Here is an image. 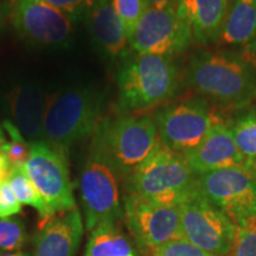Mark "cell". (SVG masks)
<instances>
[{"label": "cell", "instance_id": "cell-1", "mask_svg": "<svg viewBox=\"0 0 256 256\" xmlns=\"http://www.w3.org/2000/svg\"><path fill=\"white\" fill-rule=\"evenodd\" d=\"M188 82L198 94L228 107L244 108L256 100V72L230 54L204 51L192 56Z\"/></svg>", "mask_w": 256, "mask_h": 256}, {"label": "cell", "instance_id": "cell-2", "mask_svg": "<svg viewBox=\"0 0 256 256\" xmlns=\"http://www.w3.org/2000/svg\"><path fill=\"white\" fill-rule=\"evenodd\" d=\"M197 177L184 156L160 144L126 179L127 190L148 203L178 206L197 190Z\"/></svg>", "mask_w": 256, "mask_h": 256}, {"label": "cell", "instance_id": "cell-3", "mask_svg": "<svg viewBox=\"0 0 256 256\" xmlns=\"http://www.w3.org/2000/svg\"><path fill=\"white\" fill-rule=\"evenodd\" d=\"M104 94L94 88H74L48 98L43 142L63 152L94 136L104 114Z\"/></svg>", "mask_w": 256, "mask_h": 256}, {"label": "cell", "instance_id": "cell-4", "mask_svg": "<svg viewBox=\"0 0 256 256\" xmlns=\"http://www.w3.org/2000/svg\"><path fill=\"white\" fill-rule=\"evenodd\" d=\"M116 80L121 110L139 113L152 110L176 94L178 69L171 57L136 52L121 64Z\"/></svg>", "mask_w": 256, "mask_h": 256}, {"label": "cell", "instance_id": "cell-5", "mask_svg": "<svg viewBox=\"0 0 256 256\" xmlns=\"http://www.w3.org/2000/svg\"><path fill=\"white\" fill-rule=\"evenodd\" d=\"M160 144L151 116L124 113L102 120L92 145L104 153L121 179H127Z\"/></svg>", "mask_w": 256, "mask_h": 256}, {"label": "cell", "instance_id": "cell-6", "mask_svg": "<svg viewBox=\"0 0 256 256\" xmlns=\"http://www.w3.org/2000/svg\"><path fill=\"white\" fill-rule=\"evenodd\" d=\"M120 176L104 154L92 145L80 177V194L84 226L88 232L104 222L116 223L124 218Z\"/></svg>", "mask_w": 256, "mask_h": 256}, {"label": "cell", "instance_id": "cell-7", "mask_svg": "<svg viewBox=\"0 0 256 256\" xmlns=\"http://www.w3.org/2000/svg\"><path fill=\"white\" fill-rule=\"evenodd\" d=\"M184 238L216 256L232 252L236 226L197 190L179 204Z\"/></svg>", "mask_w": 256, "mask_h": 256}, {"label": "cell", "instance_id": "cell-8", "mask_svg": "<svg viewBox=\"0 0 256 256\" xmlns=\"http://www.w3.org/2000/svg\"><path fill=\"white\" fill-rule=\"evenodd\" d=\"M25 172L44 202L46 218L76 208L64 153L46 142L30 144Z\"/></svg>", "mask_w": 256, "mask_h": 256}, {"label": "cell", "instance_id": "cell-9", "mask_svg": "<svg viewBox=\"0 0 256 256\" xmlns=\"http://www.w3.org/2000/svg\"><path fill=\"white\" fill-rule=\"evenodd\" d=\"M160 142L184 156L200 146L216 124L222 122L200 100H188L162 108L153 118Z\"/></svg>", "mask_w": 256, "mask_h": 256}, {"label": "cell", "instance_id": "cell-10", "mask_svg": "<svg viewBox=\"0 0 256 256\" xmlns=\"http://www.w3.org/2000/svg\"><path fill=\"white\" fill-rule=\"evenodd\" d=\"M192 42L190 25L174 6H170L147 8L130 38V46L136 54L171 57L186 50Z\"/></svg>", "mask_w": 256, "mask_h": 256}, {"label": "cell", "instance_id": "cell-11", "mask_svg": "<svg viewBox=\"0 0 256 256\" xmlns=\"http://www.w3.org/2000/svg\"><path fill=\"white\" fill-rule=\"evenodd\" d=\"M124 220L136 244L147 254L170 241L184 238L178 206H156L127 194Z\"/></svg>", "mask_w": 256, "mask_h": 256}, {"label": "cell", "instance_id": "cell-12", "mask_svg": "<svg viewBox=\"0 0 256 256\" xmlns=\"http://www.w3.org/2000/svg\"><path fill=\"white\" fill-rule=\"evenodd\" d=\"M198 190L238 226L256 214V177L242 170H220L197 177Z\"/></svg>", "mask_w": 256, "mask_h": 256}, {"label": "cell", "instance_id": "cell-13", "mask_svg": "<svg viewBox=\"0 0 256 256\" xmlns=\"http://www.w3.org/2000/svg\"><path fill=\"white\" fill-rule=\"evenodd\" d=\"M10 14L16 30L34 44L60 48L72 40L75 22L43 0H11Z\"/></svg>", "mask_w": 256, "mask_h": 256}, {"label": "cell", "instance_id": "cell-14", "mask_svg": "<svg viewBox=\"0 0 256 256\" xmlns=\"http://www.w3.org/2000/svg\"><path fill=\"white\" fill-rule=\"evenodd\" d=\"M184 158L197 176L220 170H242L256 177V170L240 152L232 130L224 122L216 124L200 146Z\"/></svg>", "mask_w": 256, "mask_h": 256}, {"label": "cell", "instance_id": "cell-15", "mask_svg": "<svg viewBox=\"0 0 256 256\" xmlns=\"http://www.w3.org/2000/svg\"><path fill=\"white\" fill-rule=\"evenodd\" d=\"M84 224L78 208L46 220L34 238V256H75Z\"/></svg>", "mask_w": 256, "mask_h": 256}, {"label": "cell", "instance_id": "cell-16", "mask_svg": "<svg viewBox=\"0 0 256 256\" xmlns=\"http://www.w3.org/2000/svg\"><path fill=\"white\" fill-rule=\"evenodd\" d=\"M174 8L190 25L194 40L209 46L218 40L229 11V0H179Z\"/></svg>", "mask_w": 256, "mask_h": 256}, {"label": "cell", "instance_id": "cell-17", "mask_svg": "<svg viewBox=\"0 0 256 256\" xmlns=\"http://www.w3.org/2000/svg\"><path fill=\"white\" fill-rule=\"evenodd\" d=\"M95 43L112 60L127 56L130 40L110 0H95L86 14Z\"/></svg>", "mask_w": 256, "mask_h": 256}, {"label": "cell", "instance_id": "cell-18", "mask_svg": "<svg viewBox=\"0 0 256 256\" xmlns=\"http://www.w3.org/2000/svg\"><path fill=\"white\" fill-rule=\"evenodd\" d=\"M10 114L28 142H43L46 98L34 86L23 84L8 94Z\"/></svg>", "mask_w": 256, "mask_h": 256}, {"label": "cell", "instance_id": "cell-19", "mask_svg": "<svg viewBox=\"0 0 256 256\" xmlns=\"http://www.w3.org/2000/svg\"><path fill=\"white\" fill-rule=\"evenodd\" d=\"M255 36L256 0H234L217 42L244 46Z\"/></svg>", "mask_w": 256, "mask_h": 256}, {"label": "cell", "instance_id": "cell-20", "mask_svg": "<svg viewBox=\"0 0 256 256\" xmlns=\"http://www.w3.org/2000/svg\"><path fill=\"white\" fill-rule=\"evenodd\" d=\"M86 256H136V252L116 223L104 222L90 232Z\"/></svg>", "mask_w": 256, "mask_h": 256}, {"label": "cell", "instance_id": "cell-21", "mask_svg": "<svg viewBox=\"0 0 256 256\" xmlns=\"http://www.w3.org/2000/svg\"><path fill=\"white\" fill-rule=\"evenodd\" d=\"M229 128L240 152L256 170V110L241 115Z\"/></svg>", "mask_w": 256, "mask_h": 256}, {"label": "cell", "instance_id": "cell-22", "mask_svg": "<svg viewBox=\"0 0 256 256\" xmlns=\"http://www.w3.org/2000/svg\"><path fill=\"white\" fill-rule=\"evenodd\" d=\"M8 183L11 186L17 200L22 204H26V206L34 208L40 212V217H43L44 220L46 218L44 202L42 200L36 186L32 183L30 177L25 172L24 168H12L11 174H10L8 178Z\"/></svg>", "mask_w": 256, "mask_h": 256}, {"label": "cell", "instance_id": "cell-23", "mask_svg": "<svg viewBox=\"0 0 256 256\" xmlns=\"http://www.w3.org/2000/svg\"><path fill=\"white\" fill-rule=\"evenodd\" d=\"M2 128L8 132L10 139H11V142H5L4 145H2L6 158H8V162L14 168H24L28 156H30V142L25 140L23 134L20 133V130H18L17 126L12 121H4Z\"/></svg>", "mask_w": 256, "mask_h": 256}, {"label": "cell", "instance_id": "cell-24", "mask_svg": "<svg viewBox=\"0 0 256 256\" xmlns=\"http://www.w3.org/2000/svg\"><path fill=\"white\" fill-rule=\"evenodd\" d=\"M26 241L23 220L17 217L0 218V252H20Z\"/></svg>", "mask_w": 256, "mask_h": 256}, {"label": "cell", "instance_id": "cell-25", "mask_svg": "<svg viewBox=\"0 0 256 256\" xmlns=\"http://www.w3.org/2000/svg\"><path fill=\"white\" fill-rule=\"evenodd\" d=\"M230 256H256V214L246 217L236 226Z\"/></svg>", "mask_w": 256, "mask_h": 256}, {"label": "cell", "instance_id": "cell-26", "mask_svg": "<svg viewBox=\"0 0 256 256\" xmlns=\"http://www.w3.org/2000/svg\"><path fill=\"white\" fill-rule=\"evenodd\" d=\"M115 14L122 23L128 40L136 30L138 23L145 14L147 6L145 0H110Z\"/></svg>", "mask_w": 256, "mask_h": 256}, {"label": "cell", "instance_id": "cell-27", "mask_svg": "<svg viewBox=\"0 0 256 256\" xmlns=\"http://www.w3.org/2000/svg\"><path fill=\"white\" fill-rule=\"evenodd\" d=\"M148 256H216L198 248L186 238L170 241L148 252Z\"/></svg>", "mask_w": 256, "mask_h": 256}, {"label": "cell", "instance_id": "cell-28", "mask_svg": "<svg viewBox=\"0 0 256 256\" xmlns=\"http://www.w3.org/2000/svg\"><path fill=\"white\" fill-rule=\"evenodd\" d=\"M43 2L60 10L70 19L76 22L86 17L95 0H43Z\"/></svg>", "mask_w": 256, "mask_h": 256}, {"label": "cell", "instance_id": "cell-29", "mask_svg": "<svg viewBox=\"0 0 256 256\" xmlns=\"http://www.w3.org/2000/svg\"><path fill=\"white\" fill-rule=\"evenodd\" d=\"M22 211V203L17 200L8 180L0 185V218L12 217Z\"/></svg>", "mask_w": 256, "mask_h": 256}, {"label": "cell", "instance_id": "cell-30", "mask_svg": "<svg viewBox=\"0 0 256 256\" xmlns=\"http://www.w3.org/2000/svg\"><path fill=\"white\" fill-rule=\"evenodd\" d=\"M240 57H241L243 62L247 63L256 72V36L252 38L248 44L242 46V51Z\"/></svg>", "mask_w": 256, "mask_h": 256}, {"label": "cell", "instance_id": "cell-31", "mask_svg": "<svg viewBox=\"0 0 256 256\" xmlns=\"http://www.w3.org/2000/svg\"><path fill=\"white\" fill-rule=\"evenodd\" d=\"M4 142L0 144V185H2L4 182L8 180L10 174L12 171V166L8 162V158H6L5 152H4Z\"/></svg>", "mask_w": 256, "mask_h": 256}, {"label": "cell", "instance_id": "cell-32", "mask_svg": "<svg viewBox=\"0 0 256 256\" xmlns=\"http://www.w3.org/2000/svg\"><path fill=\"white\" fill-rule=\"evenodd\" d=\"M179 0H145L147 8H170V6H176Z\"/></svg>", "mask_w": 256, "mask_h": 256}, {"label": "cell", "instance_id": "cell-33", "mask_svg": "<svg viewBox=\"0 0 256 256\" xmlns=\"http://www.w3.org/2000/svg\"><path fill=\"white\" fill-rule=\"evenodd\" d=\"M0 256H32L30 252H0Z\"/></svg>", "mask_w": 256, "mask_h": 256}, {"label": "cell", "instance_id": "cell-34", "mask_svg": "<svg viewBox=\"0 0 256 256\" xmlns=\"http://www.w3.org/2000/svg\"><path fill=\"white\" fill-rule=\"evenodd\" d=\"M6 142L5 140V134H4V128H2V124H0V144Z\"/></svg>", "mask_w": 256, "mask_h": 256}, {"label": "cell", "instance_id": "cell-35", "mask_svg": "<svg viewBox=\"0 0 256 256\" xmlns=\"http://www.w3.org/2000/svg\"><path fill=\"white\" fill-rule=\"evenodd\" d=\"M2 12H0V26H2Z\"/></svg>", "mask_w": 256, "mask_h": 256}]
</instances>
